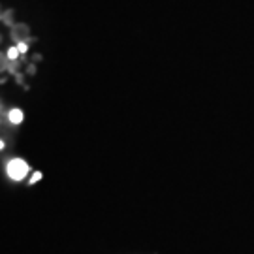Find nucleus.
Wrapping results in <instances>:
<instances>
[{
  "label": "nucleus",
  "instance_id": "nucleus-4",
  "mask_svg": "<svg viewBox=\"0 0 254 254\" xmlns=\"http://www.w3.org/2000/svg\"><path fill=\"white\" fill-rule=\"evenodd\" d=\"M8 57H9V59H15V57H17V49H9Z\"/></svg>",
  "mask_w": 254,
  "mask_h": 254
},
{
  "label": "nucleus",
  "instance_id": "nucleus-2",
  "mask_svg": "<svg viewBox=\"0 0 254 254\" xmlns=\"http://www.w3.org/2000/svg\"><path fill=\"white\" fill-rule=\"evenodd\" d=\"M9 121H11L13 125H19V123L23 121V113H21L19 109H13V111H9Z\"/></svg>",
  "mask_w": 254,
  "mask_h": 254
},
{
  "label": "nucleus",
  "instance_id": "nucleus-1",
  "mask_svg": "<svg viewBox=\"0 0 254 254\" xmlns=\"http://www.w3.org/2000/svg\"><path fill=\"white\" fill-rule=\"evenodd\" d=\"M28 173V164L23 162V160H11L8 166V175L15 181H21L25 175Z\"/></svg>",
  "mask_w": 254,
  "mask_h": 254
},
{
  "label": "nucleus",
  "instance_id": "nucleus-3",
  "mask_svg": "<svg viewBox=\"0 0 254 254\" xmlns=\"http://www.w3.org/2000/svg\"><path fill=\"white\" fill-rule=\"evenodd\" d=\"M40 179H42V173L36 172L34 175H32V179H30V183H36V181H40Z\"/></svg>",
  "mask_w": 254,
  "mask_h": 254
},
{
  "label": "nucleus",
  "instance_id": "nucleus-5",
  "mask_svg": "<svg viewBox=\"0 0 254 254\" xmlns=\"http://www.w3.org/2000/svg\"><path fill=\"white\" fill-rule=\"evenodd\" d=\"M2 147H4V143H2V141H0V149H2Z\"/></svg>",
  "mask_w": 254,
  "mask_h": 254
}]
</instances>
